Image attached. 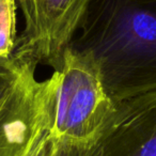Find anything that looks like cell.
Instances as JSON below:
<instances>
[{
	"label": "cell",
	"mask_w": 156,
	"mask_h": 156,
	"mask_svg": "<svg viewBox=\"0 0 156 156\" xmlns=\"http://www.w3.org/2000/svg\"><path fill=\"white\" fill-rule=\"evenodd\" d=\"M71 43L88 56L110 98L156 91V0H91Z\"/></svg>",
	"instance_id": "1"
},
{
	"label": "cell",
	"mask_w": 156,
	"mask_h": 156,
	"mask_svg": "<svg viewBox=\"0 0 156 156\" xmlns=\"http://www.w3.org/2000/svg\"><path fill=\"white\" fill-rule=\"evenodd\" d=\"M56 75L49 129L63 143L87 149L117 108L94 62L71 48Z\"/></svg>",
	"instance_id": "2"
},
{
	"label": "cell",
	"mask_w": 156,
	"mask_h": 156,
	"mask_svg": "<svg viewBox=\"0 0 156 156\" xmlns=\"http://www.w3.org/2000/svg\"><path fill=\"white\" fill-rule=\"evenodd\" d=\"M14 57L0 72V156H22L50 123L56 75L37 80V65Z\"/></svg>",
	"instance_id": "3"
},
{
	"label": "cell",
	"mask_w": 156,
	"mask_h": 156,
	"mask_svg": "<svg viewBox=\"0 0 156 156\" xmlns=\"http://www.w3.org/2000/svg\"><path fill=\"white\" fill-rule=\"evenodd\" d=\"M25 26L13 56L59 71L91 0H16Z\"/></svg>",
	"instance_id": "4"
},
{
	"label": "cell",
	"mask_w": 156,
	"mask_h": 156,
	"mask_svg": "<svg viewBox=\"0 0 156 156\" xmlns=\"http://www.w3.org/2000/svg\"><path fill=\"white\" fill-rule=\"evenodd\" d=\"M81 156H156V91L117 104Z\"/></svg>",
	"instance_id": "5"
},
{
	"label": "cell",
	"mask_w": 156,
	"mask_h": 156,
	"mask_svg": "<svg viewBox=\"0 0 156 156\" xmlns=\"http://www.w3.org/2000/svg\"><path fill=\"white\" fill-rule=\"evenodd\" d=\"M16 0H0V58H10L16 48Z\"/></svg>",
	"instance_id": "6"
},
{
	"label": "cell",
	"mask_w": 156,
	"mask_h": 156,
	"mask_svg": "<svg viewBox=\"0 0 156 156\" xmlns=\"http://www.w3.org/2000/svg\"><path fill=\"white\" fill-rule=\"evenodd\" d=\"M49 125L43 128L29 149L22 156H55L59 141L51 135Z\"/></svg>",
	"instance_id": "7"
},
{
	"label": "cell",
	"mask_w": 156,
	"mask_h": 156,
	"mask_svg": "<svg viewBox=\"0 0 156 156\" xmlns=\"http://www.w3.org/2000/svg\"><path fill=\"white\" fill-rule=\"evenodd\" d=\"M86 147H78V145L69 144V143L59 142L58 149L55 156H81Z\"/></svg>",
	"instance_id": "8"
},
{
	"label": "cell",
	"mask_w": 156,
	"mask_h": 156,
	"mask_svg": "<svg viewBox=\"0 0 156 156\" xmlns=\"http://www.w3.org/2000/svg\"><path fill=\"white\" fill-rule=\"evenodd\" d=\"M13 60H14L13 55L10 58H0V72H2L8 66H10L12 64V62H13Z\"/></svg>",
	"instance_id": "9"
}]
</instances>
